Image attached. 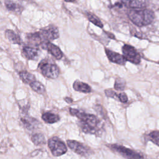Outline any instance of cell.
I'll use <instances>...</instances> for the list:
<instances>
[{"label":"cell","mask_w":159,"mask_h":159,"mask_svg":"<svg viewBox=\"0 0 159 159\" xmlns=\"http://www.w3.org/2000/svg\"><path fill=\"white\" fill-rule=\"evenodd\" d=\"M40 47L48 51V53L57 60H60L63 57V52L60 48L58 46L51 43L50 41L43 42L41 43Z\"/></svg>","instance_id":"obj_9"},{"label":"cell","mask_w":159,"mask_h":159,"mask_svg":"<svg viewBox=\"0 0 159 159\" xmlns=\"http://www.w3.org/2000/svg\"><path fill=\"white\" fill-rule=\"evenodd\" d=\"M68 147L76 153L83 156L88 157L92 153V150L88 146L76 140H67Z\"/></svg>","instance_id":"obj_7"},{"label":"cell","mask_w":159,"mask_h":159,"mask_svg":"<svg viewBox=\"0 0 159 159\" xmlns=\"http://www.w3.org/2000/svg\"><path fill=\"white\" fill-rule=\"evenodd\" d=\"M95 110H96V111L98 114H99L100 115H101L102 117H104V110L103 107H102L101 106H100V105H96V106H95Z\"/></svg>","instance_id":"obj_26"},{"label":"cell","mask_w":159,"mask_h":159,"mask_svg":"<svg viewBox=\"0 0 159 159\" xmlns=\"http://www.w3.org/2000/svg\"><path fill=\"white\" fill-rule=\"evenodd\" d=\"M21 121L24 127L28 130H33L37 128L39 124V122L35 118L29 116H25L21 119Z\"/></svg>","instance_id":"obj_12"},{"label":"cell","mask_w":159,"mask_h":159,"mask_svg":"<svg viewBox=\"0 0 159 159\" xmlns=\"http://www.w3.org/2000/svg\"><path fill=\"white\" fill-rule=\"evenodd\" d=\"M107 146L114 152L119 153L124 158H142L144 157L140 153L133 150L130 148H127L123 145L114 144H109Z\"/></svg>","instance_id":"obj_3"},{"label":"cell","mask_w":159,"mask_h":159,"mask_svg":"<svg viewBox=\"0 0 159 159\" xmlns=\"http://www.w3.org/2000/svg\"><path fill=\"white\" fill-rule=\"evenodd\" d=\"M48 146L53 156L58 157L65 154L67 151L66 145L57 137H53L48 141Z\"/></svg>","instance_id":"obj_4"},{"label":"cell","mask_w":159,"mask_h":159,"mask_svg":"<svg viewBox=\"0 0 159 159\" xmlns=\"http://www.w3.org/2000/svg\"><path fill=\"white\" fill-rule=\"evenodd\" d=\"M105 52L109 60L120 65H124L127 61L123 55H120L110 49L105 48Z\"/></svg>","instance_id":"obj_10"},{"label":"cell","mask_w":159,"mask_h":159,"mask_svg":"<svg viewBox=\"0 0 159 159\" xmlns=\"http://www.w3.org/2000/svg\"><path fill=\"white\" fill-rule=\"evenodd\" d=\"M106 34H108L107 35H108L109 37H110L111 38H112V39H115V37L113 35V34H111V33H109V32H106Z\"/></svg>","instance_id":"obj_28"},{"label":"cell","mask_w":159,"mask_h":159,"mask_svg":"<svg viewBox=\"0 0 159 159\" xmlns=\"http://www.w3.org/2000/svg\"><path fill=\"white\" fill-rule=\"evenodd\" d=\"M126 82L125 80L121 78H117L114 83V89L117 91H123L125 88Z\"/></svg>","instance_id":"obj_23"},{"label":"cell","mask_w":159,"mask_h":159,"mask_svg":"<svg viewBox=\"0 0 159 159\" xmlns=\"http://www.w3.org/2000/svg\"><path fill=\"white\" fill-rule=\"evenodd\" d=\"M1 51H2V49L0 47V52H1Z\"/></svg>","instance_id":"obj_31"},{"label":"cell","mask_w":159,"mask_h":159,"mask_svg":"<svg viewBox=\"0 0 159 159\" xmlns=\"http://www.w3.org/2000/svg\"><path fill=\"white\" fill-rule=\"evenodd\" d=\"M19 1H26L29 3H33L34 2V1L33 0H19Z\"/></svg>","instance_id":"obj_29"},{"label":"cell","mask_w":159,"mask_h":159,"mask_svg":"<svg viewBox=\"0 0 159 159\" xmlns=\"http://www.w3.org/2000/svg\"><path fill=\"white\" fill-rule=\"evenodd\" d=\"M122 2L130 8H145L147 6L145 0H122Z\"/></svg>","instance_id":"obj_13"},{"label":"cell","mask_w":159,"mask_h":159,"mask_svg":"<svg viewBox=\"0 0 159 159\" xmlns=\"http://www.w3.org/2000/svg\"><path fill=\"white\" fill-rule=\"evenodd\" d=\"M65 101L66 102H67L68 103H71L73 102V99L70 98H68V97H66L65 98Z\"/></svg>","instance_id":"obj_27"},{"label":"cell","mask_w":159,"mask_h":159,"mask_svg":"<svg viewBox=\"0 0 159 159\" xmlns=\"http://www.w3.org/2000/svg\"><path fill=\"white\" fill-rule=\"evenodd\" d=\"M118 100L122 103H126L128 101L127 96L125 93H120L118 94Z\"/></svg>","instance_id":"obj_25"},{"label":"cell","mask_w":159,"mask_h":159,"mask_svg":"<svg viewBox=\"0 0 159 159\" xmlns=\"http://www.w3.org/2000/svg\"><path fill=\"white\" fill-rule=\"evenodd\" d=\"M42 119L46 123L53 124L60 120V116L58 114H54L53 112H47L42 114Z\"/></svg>","instance_id":"obj_17"},{"label":"cell","mask_w":159,"mask_h":159,"mask_svg":"<svg viewBox=\"0 0 159 159\" xmlns=\"http://www.w3.org/2000/svg\"><path fill=\"white\" fill-rule=\"evenodd\" d=\"M157 63H158V64H159V61H158V62H157Z\"/></svg>","instance_id":"obj_32"},{"label":"cell","mask_w":159,"mask_h":159,"mask_svg":"<svg viewBox=\"0 0 159 159\" xmlns=\"http://www.w3.org/2000/svg\"><path fill=\"white\" fill-rule=\"evenodd\" d=\"M128 17L135 25L139 27H143L153 22L155 14L151 9L132 8L128 12Z\"/></svg>","instance_id":"obj_2"},{"label":"cell","mask_w":159,"mask_h":159,"mask_svg":"<svg viewBox=\"0 0 159 159\" xmlns=\"http://www.w3.org/2000/svg\"><path fill=\"white\" fill-rule=\"evenodd\" d=\"M39 33L43 42L53 40L59 37L58 29L53 25H50L40 29Z\"/></svg>","instance_id":"obj_8"},{"label":"cell","mask_w":159,"mask_h":159,"mask_svg":"<svg viewBox=\"0 0 159 159\" xmlns=\"http://www.w3.org/2000/svg\"><path fill=\"white\" fill-rule=\"evenodd\" d=\"M66 2H75L76 0H64Z\"/></svg>","instance_id":"obj_30"},{"label":"cell","mask_w":159,"mask_h":159,"mask_svg":"<svg viewBox=\"0 0 159 159\" xmlns=\"http://www.w3.org/2000/svg\"><path fill=\"white\" fill-rule=\"evenodd\" d=\"M5 37L11 43L14 44H17V45L22 44V40L20 36L12 30L7 29L5 31Z\"/></svg>","instance_id":"obj_15"},{"label":"cell","mask_w":159,"mask_h":159,"mask_svg":"<svg viewBox=\"0 0 159 159\" xmlns=\"http://www.w3.org/2000/svg\"><path fill=\"white\" fill-rule=\"evenodd\" d=\"M19 77L20 80L25 84H30L35 80V77L34 75L28 72L27 71H21L19 72Z\"/></svg>","instance_id":"obj_18"},{"label":"cell","mask_w":159,"mask_h":159,"mask_svg":"<svg viewBox=\"0 0 159 159\" xmlns=\"http://www.w3.org/2000/svg\"><path fill=\"white\" fill-rule=\"evenodd\" d=\"M4 4L6 8L10 11L17 12V13H20L23 10L22 7L19 4L16 3L13 1L5 0Z\"/></svg>","instance_id":"obj_16"},{"label":"cell","mask_w":159,"mask_h":159,"mask_svg":"<svg viewBox=\"0 0 159 159\" xmlns=\"http://www.w3.org/2000/svg\"><path fill=\"white\" fill-rule=\"evenodd\" d=\"M70 113L80 119V126L83 132L95 135L101 133L102 125L96 116L73 108L70 109Z\"/></svg>","instance_id":"obj_1"},{"label":"cell","mask_w":159,"mask_h":159,"mask_svg":"<svg viewBox=\"0 0 159 159\" xmlns=\"http://www.w3.org/2000/svg\"><path fill=\"white\" fill-rule=\"evenodd\" d=\"M30 88L39 94H43L45 91V88L42 83L38 81H34L29 84Z\"/></svg>","instance_id":"obj_19"},{"label":"cell","mask_w":159,"mask_h":159,"mask_svg":"<svg viewBox=\"0 0 159 159\" xmlns=\"http://www.w3.org/2000/svg\"><path fill=\"white\" fill-rule=\"evenodd\" d=\"M31 140L35 145H43L46 143L45 137L42 134L38 133V134H35L32 135L31 137Z\"/></svg>","instance_id":"obj_21"},{"label":"cell","mask_w":159,"mask_h":159,"mask_svg":"<svg viewBox=\"0 0 159 159\" xmlns=\"http://www.w3.org/2000/svg\"><path fill=\"white\" fill-rule=\"evenodd\" d=\"M22 53L23 56L28 60H35L39 57V50L37 47L34 45H26L22 48Z\"/></svg>","instance_id":"obj_11"},{"label":"cell","mask_w":159,"mask_h":159,"mask_svg":"<svg viewBox=\"0 0 159 159\" xmlns=\"http://www.w3.org/2000/svg\"><path fill=\"white\" fill-rule=\"evenodd\" d=\"M39 68L42 75L48 78L55 79L60 73L59 68L56 65L48 62L41 61L39 63Z\"/></svg>","instance_id":"obj_6"},{"label":"cell","mask_w":159,"mask_h":159,"mask_svg":"<svg viewBox=\"0 0 159 159\" xmlns=\"http://www.w3.org/2000/svg\"><path fill=\"white\" fill-rule=\"evenodd\" d=\"M148 140L159 147V130H155L150 132L148 134Z\"/></svg>","instance_id":"obj_22"},{"label":"cell","mask_w":159,"mask_h":159,"mask_svg":"<svg viewBox=\"0 0 159 159\" xmlns=\"http://www.w3.org/2000/svg\"><path fill=\"white\" fill-rule=\"evenodd\" d=\"M86 17L88 18V19L92 22L93 24H94L95 25L100 27V28H102L103 27V24L102 23V22L100 20V19L94 14L89 12H86Z\"/></svg>","instance_id":"obj_20"},{"label":"cell","mask_w":159,"mask_h":159,"mask_svg":"<svg viewBox=\"0 0 159 159\" xmlns=\"http://www.w3.org/2000/svg\"><path fill=\"white\" fill-rule=\"evenodd\" d=\"M104 93L106 94V95L107 96V97H109V98H114V99H118V94L115 92L114 91L112 90L111 89H106L104 91Z\"/></svg>","instance_id":"obj_24"},{"label":"cell","mask_w":159,"mask_h":159,"mask_svg":"<svg viewBox=\"0 0 159 159\" xmlns=\"http://www.w3.org/2000/svg\"><path fill=\"white\" fill-rule=\"evenodd\" d=\"M73 88L75 91L84 93H89L92 91L91 88L89 84L78 80H76L73 83Z\"/></svg>","instance_id":"obj_14"},{"label":"cell","mask_w":159,"mask_h":159,"mask_svg":"<svg viewBox=\"0 0 159 159\" xmlns=\"http://www.w3.org/2000/svg\"><path fill=\"white\" fill-rule=\"evenodd\" d=\"M122 51L123 56L127 61L135 65H138L140 63V55L133 46L129 44H124L122 47Z\"/></svg>","instance_id":"obj_5"}]
</instances>
